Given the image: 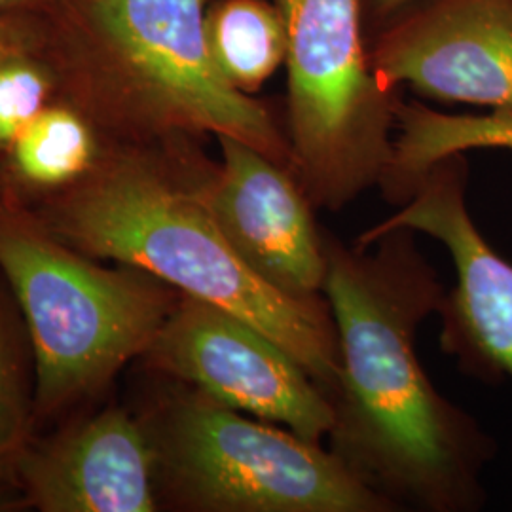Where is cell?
I'll return each mask as SVG.
<instances>
[{"label":"cell","mask_w":512,"mask_h":512,"mask_svg":"<svg viewBox=\"0 0 512 512\" xmlns=\"http://www.w3.org/2000/svg\"><path fill=\"white\" fill-rule=\"evenodd\" d=\"M416 236L393 228L349 247L323 230L340 346L327 448L395 511H478L495 440L421 366L418 330L446 289Z\"/></svg>","instance_id":"obj_1"},{"label":"cell","mask_w":512,"mask_h":512,"mask_svg":"<svg viewBox=\"0 0 512 512\" xmlns=\"http://www.w3.org/2000/svg\"><path fill=\"white\" fill-rule=\"evenodd\" d=\"M202 141L107 143L82 181L27 205L74 249L145 270L179 293L236 313L287 349L330 395L340 346L329 300L277 293L239 258L203 198L215 160Z\"/></svg>","instance_id":"obj_2"},{"label":"cell","mask_w":512,"mask_h":512,"mask_svg":"<svg viewBox=\"0 0 512 512\" xmlns=\"http://www.w3.org/2000/svg\"><path fill=\"white\" fill-rule=\"evenodd\" d=\"M211 0H48L38 54L57 97L105 143L232 137L289 167L283 114L220 74L205 38Z\"/></svg>","instance_id":"obj_3"},{"label":"cell","mask_w":512,"mask_h":512,"mask_svg":"<svg viewBox=\"0 0 512 512\" xmlns=\"http://www.w3.org/2000/svg\"><path fill=\"white\" fill-rule=\"evenodd\" d=\"M0 192V272L31 340L35 412L52 418L143 357L181 293L128 264L107 268Z\"/></svg>","instance_id":"obj_4"},{"label":"cell","mask_w":512,"mask_h":512,"mask_svg":"<svg viewBox=\"0 0 512 512\" xmlns=\"http://www.w3.org/2000/svg\"><path fill=\"white\" fill-rule=\"evenodd\" d=\"M160 509L395 512L323 444L173 382L139 416Z\"/></svg>","instance_id":"obj_5"},{"label":"cell","mask_w":512,"mask_h":512,"mask_svg":"<svg viewBox=\"0 0 512 512\" xmlns=\"http://www.w3.org/2000/svg\"><path fill=\"white\" fill-rule=\"evenodd\" d=\"M285 25L289 169L315 209L340 211L380 186L399 92L370 65L365 0H274Z\"/></svg>","instance_id":"obj_6"},{"label":"cell","mask_w":512,"mask_h":512,"mask_svg":"<svg viewBox=\"0 0 512 512\" xmlns=\"http://www.w3.org/2000/svg\"><path fill=\"white\" fill-rule=\"evenodd\" d=\"M143 359L167 380L228 408L310 442L329 437L332 406L323 387L287 349L232 311L181 293Z\"/></svg>","instance_id":"obj_7"},{"label":"cell","mask_w":512,"mask_h":512,"mask_svg":"<svg viewBox=\"0 0 512 512\" xmlns=\"http://www.w3.org/2000/svg\"><path fill=\"white\" fill-rule=\"evenodd\" d=\"M469 160L452 154L429 167L410 198L389 219L365 230L366 247L393 228L437 239L452 256L456 285L439 315L440 348L486 384L512 380V264L476 228L467 207Z\"/></svg>","instance_id":"obj_8"},{"label":"cell","mask_w":512,"mask_h":512,"mask_svg":"<svg viewBox=\"0 0 512 512\" xmlns=\"http://www.w3.org/2000/svg\"><path fill=\"white\" fill-rule=\"evenodd\" d=\"M368 42L387 90L512 114V0H412Z\"/></svg>","instance_id":"obj_9"},{"label":"cell","mask_w":512,"mask_h":512,"mask_svg":"<svg viewBox=\"0 0 512 512\" xmlns=\"http://www.w3.org/2000/svg\"><path fill=\"white\" fill-rule=\"evenodd\" d=\"M220 160L203 198L239 258L277 293L325 296L327 255L313 205L287 165L232 137H219Z\"/></svg>","instance_id":"obj_10"},{"label":"cell","mask_w":512,"mask_h":512,"mask_svg":"<svg viewBox=\"0 0 512 512\" xmlns=\"http://www.w3.org/2000/svg\"><path fill=\"white\" fill-rule=\"evenodd\" d=\"M14 482L42 512L160 511L147 429L122 408L31 440Z\"/></svg>","instance_id":"obj_11"},{"label":"cell","mask_w":512,"mask_h":512,"mask_svg":"<svg viewBox=\"0 0 512 512\" xmlns=\"http://www.w3.org/2000/svg\"><path fill=\"white\" fill-rule=\"evenodd\" d=\"M105 145L84 112L55 97L0 160V192L23 203L59 194L92 171Z\"/></svg>","instance_id":"obj_12"},{"label":"cell","mask_w":512,"mask_h":512,"mask_svg":"<svg viewBox=\"0 0 512 512\" xmlns=\"http://www.w3.org/2000/svg\"><path fill=\"white\" fill-rule=\"evenodd\" d=\"M480 148L512 150L511 112L450 114L401 97L393 156L378 188L387 202L403 205L431 165Z\"/></svg>","instance_id":"obj_13"},{"label":"cell","mask_w":512,"mask_h":512,"mask_svg":"<svg viewBox=\"0 0 512 512\" xmlns=\"http://www.w3.org/2000/svg\"><path fill=\"white\" fill-rule=\"evenodd\" d=\"M205 38L220 74L245 95H256L285 67V25L274 0H213Z\"/></svg>","instance_id":"obj_14"},{"label":"cell","mask_w":512,"mask_h":512,"mask_svg":"<svg viewBox=\"0 0 512 512\" xmlns=\"http://www.w3.org/2000/svg\"><path fill=\"white\" fill-rule=\"evenodd\" d=\"M27 348L16 315L0 294V482L12 484L37 418Z\"/></svg>","instance_id":"obj_15"},{"label":"cell","mask_w":512,"mask_h":512,"mask_svg":"<svg viewBox=\"0 0 512 512\" xmlns=\"http://www.w3.org/2000/svg\"><path fill=\"white\" fill-rule=\"evenodd\" d=\"M57 97L52 67L38 52L0 61V160L46 105Z\"/></svg>","instance_id":"obj_16"},{"label":"cell","mask_w":512,"mask_h":512,"mask_svg":"<svg viewBox=\"0 0 512 512\" xmlns=\"http://www.w3.org/2000/svg\"><path fill=\"white\" fill-rule=\"evenodd\" d=\"M42 21L37 10L0 12V61L12 55L38 52Z\"/></svg>","instance_id":"obj_17"},{"label":"cell","mask_w":512,"mask_h":512,"mask_svg":"<svg viewBox=\"0 0 512 512\" xmlns=\"http://www.w3.org/2000/svg\"><path fill=\"white\" fill-rule=\"evenodd\" d=\"M412 0H365L366 29L368 38L382 25L395 18Z\"/></svg>","instance_id":"obj_18"},{"label":"cell","mask_w":512,"mask_h":512,"mask_svg":"<svg viewBox=\"0 0 512 512\" xmlns=\"http://www.w3.org/2000/svg\"><path fill=\"white\" fill-rule=\"evenodd\" d=\"M29 507L21 488L12 482H0V512H18Z\"/></svg>","instance_id":"obj_19"},{"label":"cell","mask_w":512,"mask_h":512,"mask_svg":"<svg viewBox=\"0 0 512 512\" xmlns=\"http://www.w3.org/2000/svg\"><path fill=\"white\" fill-rule=\"evenodd\" d=\"M48 0H0V12L8 10H38Z\"/></svg>","instance_id":"obj_20"}]
</instances>
